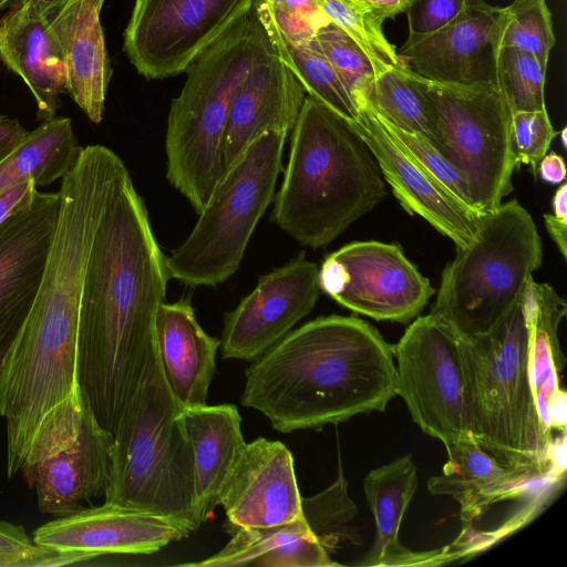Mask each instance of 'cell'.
<instances>
[{
  "instance_id": "e0dca14e",
  "label": "cell",
  "mask_w": 567,
  "mask_h": 567,
  "mask_svg": "<svg viewBox=\"0 0 567 567\" xmlns=\"http://www.w3.org/2000/svg\"><path fill=\"white\" fill-rule=\"evenodd\" d=\"M59 214V192L38 190L30 204L0 224V359L35 300Z\"/></svg>"
},
{
  "instance_id": "ab89813d",
  "label": "cell",
  "mask_w": 567,
  "mask_h": 567,
  "mask_svg": "<svg viewBox=\"0 0 567 567\" xmlns=\"http://www.w3.org/2000/svg\"><path fill=\"white\" fill-rule=\"evenodd\" d=\"M481 0H413L405 11L409 34L432 33Z\"/></svg>"
},
{
  "instance_id": "83f0119b",
  "label": "cell",
  "mask_w": 567,
  "mask_h": 567,
  "mask_svg": "<svg viewBox=\"0 0 567 567\" xmlns=\"http://www.w3.org/2000/svg\"><path fill=\"white\" fill-rule=\"evenodd\" d=\"M217 554L202 561L181 564L197 567H333L305 517L269 527L239 528Z\"/></svg>"
},
{
  "instance_id": "484cf974",
  "label": "cell",
  "mask_w": 567,
  "mask_h": 567,
  "mask_svg": "<svg viewBox=\"0 0 567 567\" xmlns=\"http://www.w3.org/2000/svg\"><path fill=\"white\" fill-rule=\"evenodd\" d=\"M417 483V470L410 454L365 475L363 491L375 522V540L359 566L431 565L442 557L436 551H411L399 540L401 523Z\"/></svg>"
},
{
  "instance_id": "74e56055",
  "label": "cell",
  "mask_w": 567,
  "mask_h": 567,
  "mask_svg": "<svg viewBox=\"0 0 567 567\" xmlns=\"http://www.w3.org/2000/svg\"><path fill=\"white\" fill-rule=\"evenodd\" d=\"M558 135L547 109L512 113L511 150L516 166L528 165L536 176L540 159Z\"/></svg>"
},
{
  "instance_id": "4fadbf2b",
  "label": "cell",
  "mask_w": 567,
  "mask_h": 567,
  "mask_svg": "<svg viewBox=\"0 0 567 567\" xmlns=\"http://www.w3.org/2000/svg\"><path fill=\"white\" fill-rule=\"evenodd\" d=\"M255 0H134L123 49L150 80L185 72Z\"/></svg>"
},
{
  "instance_id": "2e32d148",
  "label": "cell",
  "mask_w": 567,
  "mask_h": 567,
  "mask_svg": "<svg viewBox=\"0 0 567 567\" xmlns=\"http://www.w3.org/2000/svg\"><path fill=\"white\" fill-rule=\"evenodd\" d=\"M505 20V8L481 0L432 33L408 34L398 53L404 66L429 80L498 86Z\"/></svg>"
},
{
  "instance_id": "836d02e7",
  "label": "cell",
  "mask_w": 567,
  "mask_h": 567,
  "mask_svg": "<svg viewBox=\"0 0 567 567\" xmlns=\"http://www.w3.org/2000/svg\"><path fill=\"white\" fill-rule=\"evenodd\" d=\"M547 65L535 55L516 48H501L498 87L512 113L546 109Z\"/></svg>"
},
{
  "instance_id": "e575fe53",
  "label": "cell",
  "mask_w": 567,
  "mask_h": 567,
  "mask_svg": "<svg viewBox=\"0 0 567 567\" xmlns=\"http://www.w3.org/2000/svg\"><path fill=\"white\" fill-rule=\"evenodd\" d=\"M501 48H516L548 65L555 44L551 13L545 0H514L507 7Z\"/></svg>"
},
{
  "instance_id": "1f68e13d",
  "label": "cell",
  "mask_w": 567,
  "mask_h": 567,
  "mask_svg": "<svg viewBox=\"0 0 567 567\" xmlns=\"http://www.w3.org/2000/svg\"><path fill=\"white\" fill-rule=\"evenodd\" d=\"M301 507L307 524L328 553L343 544L362 543L352 525L358 508L348 494V481L341 463L337 480L324 491L302 497Z\"/></svg>"
},
{
  "instance_id": "c3c4849f",
  "label": "cell",
  "mask_w": 567,
  "mask_h": 567,
  "mask_svg": "<svg viewBox=\"0 0 567 567\" xmlns=\"http://www.w3.org/2000/svg\"><path fill=\"white\" fill-rule=\"evenodd\" d=\"M553 212L556 217L567 220V184L561 183L553 197Z\"/></svg>"
},
{
  "instance_id": "8fae6325",
  "label": "cell",
  "mask_w": 567,
  "mask_h": 567,
  "mask_svg": "<svg viewBox=\"0 0 567 567\" xmlns=\"http://www.w3.org/2000/svg\"><path fill=\"white\" fill-rule=\"evenodd\" d=\"M114 435L95 419L83 392L40 426L21 473L41 513L74 514L104 498L110 485Z\"/></svg>"
},
{
  "instance_id": "b9f144b4",
  "label": "cell",
  "mask_w": 567,
  "mask_h": 567,
  "mask_svg": "<svg viewBox=\"0 0 567 567\" xmlns=\"http://www.w3.org/2000/svg\"><path fill=\"white\" fill-rule=\"evenodd\" d=\"M37 192L35 183L29 179L0 193V224L13 213L30 204Z\"/></svg>"
},
{
  "instance_id": "ffe728a7",
  "label": "cell",
  "mask_w": 567,
  "mask_h": 567,
  "mask_svg": "<svg viewBox=\"0 0 567 567\" xmlns=\"http://www.w3.org/2000/svg\"><path fill=\"white\" fill-rule=\"evenodd\" d=\"M355 105L359 118L350 123L371 150L401 206L430 223L456 248L467 247L485 214L462 204L410 159L383 130L368 99H358Z\"/></svg>"
},
{
  "instance_id": "30bf717a",
  "label": "cell",
  "mask_w": 567,
  "mask_h": 567,
  "mask_svg": "<svg viewBox=\"0 0 567 567\" xmlns=\"http://www.w3.org/2000/svg\"><path fill=\"white\" fill-rule=\"evenodd\" d=\"M406 70L432 104L440 151L465 178L474 208L493 212L512 192L516 168L512 111L503 93L493 84L444 83Z\"/></svg>"
},
{
  "instance_id": "5b68a950",
  "label": "cell",
  "mask_w": 567,
  "mask_h": 567,
  "mask_svg": "<svg viewBox=\"0 0 567 567\" xmlns=\"http://www.w3.org/2000/svg\"><path fill=\"white\" fill-rule=\"evenodd\" d=\"M457 338L470 433L501 466L533 483L549 472L554 447L536 403L524 293L488 331Z\"/></svg>"
},
{
  "instance_id": "277c9868",
  "label": "cell",
  "mask_w": 567,
  "mask_h": 567,
  "mask_svg": "<svg viewBox=\"0 0 567 567\" xmlns=\"http://www.w3.org/2000/svg\"><path fill=\"white\" fill-rule=\"evenodd\" d=\"M384 182L352 124L306 95L271 221L303 246H327L383 200Z\"/></svg>"
},
{
  "instance_id": "816d5d0a",
  "label": "cell",
  "mask_w": 567,
  "mask_h": 567,
  "mask_svg": "<svg viewBox=\"0 0 567 567\" xmlns=\"http://www.w3.org/2000/svg\"><path fill=\"white\" fill-rule=\"evenodd\" d=\"M3 11H4V9H3V7H2V4H1V2H0V17H1V14H2V12H3Z\"/></svg>"
},
{
  "instance_id": "f546056e",
  "label": "cell",
  "mask_w": 567,
  "mask_h": 567,
  "mask_svg": "<svg viewBox=\"0 0 567 567\" xmlns=\"http://www.w3.org/2000/svg\"><path fill=\"white\" fill-rule=\"evenodd\" d=\"M255 10L275 51L296 76L306 94L347 121L355 122L359 118L355 102L328 60L310 42H289L266 12L257 8Z\"/></svg>"
},
{
  "instance_id": "44dd1931",
  "label": "cell",
  "mask_w": 567,
  "mask_h": 567,
  "mask_svg": "<svg viewBox=\"0 0 567 567\" xmlns=\"http://www.w3.org/2000/svg\"><path fill=\"white\" fill-rule=\"evenodd\" d=\"M305 97L303 87L270 42L230 104L221 142L224 174L259 135L269 131L288 135L297 122Z\"/></svg>"
},
{
  "instance_id": "7402d4cb",
  "label": "cell",
  "mask_w": 567,
  "mask_h": 567,
  "mask_svg": "<svg viewBox=\"0 0 567 567\" xmlns=\"http://www.w3.org/2000/svg\"><path fill=\"white\" fill-rule=\"evenodd\" d=\"M104 1H43L50 30L64 60L66 91L96 124L103 117L112 74L100 18Z\"/></svg>"
},
{
  "instance_id": "9c48e42d",
  "label": "cell",
  "mask_w": 567,
  "mask_h": 567,
  "mask_svg": "<svg viewBox=\"0 0 567 567\" xmlns=\"http://www.w3.org/2000/svg\"><path fill=\"white\" fill-rule=\"evenodd\" d=\"M287 136L278 131L259 135L224 174L188 237L166 257L171 278L190 287H214L239 269L272 200Z\"/></svg>"
},
{
  "instance_id": "5bb4252c",
  "label": "cell",
  "mask_w": 567,
  "mask_h": 567,
  "mask_svg": "<svg viewBox=\"0 0 567 567\" xmlns=\"http://www.w3.org/2000/svg\"><path fill=\"white\" fill-rule=\"evenodd\" d=\"M319 285L341 306L375 320L408 323L435 293L398 244L353 241L326 257Z\"/></svg>"
},
{
  "instance_id": "f907efd6",
  "label": "cell",
  "mask_w": 567,
  "mask_h": 567,
  "mask_svg": "<svg viewBox=\"0 0 567 567\" xmlns=\"http://www.w3.org/2000/svg\"><path fill=\"white\" fill-rule=\"evenodd\" d=\"M4 4L6 10L13 3L20 1V0H1ZM43 1H51V0H43Z\"/></svg>"
},
{
  "instance_id": "ac0fdd59",
  "label": "cell",
  "mask_w": 567,
  "mask_h": 567,
  "mask_svg": "<svg viewBox=\"0 0 567 567\" xmlns=\"http://www.w3.org/2000/svg\"><path fill=\"white\" fill-rule=\"evenodd\" d=\"M293 457L285 444L258 437L247 443L219 504L225 530L269 527L303 517Z\"/></svg>"
},
{
  "instance_id": "9a60e30c",
  "label": "cell",
  "mask_w": 567,
  "mask_h": 567,
  "mask_svg": "<svg viewBox=\"0 0 567 567\" xmlns=\"http://www.w3.org/2000/svg\"><path fill=\"white\" fill-rule=\"evenodd\" d=\"M320 292L319 268L305 251L261 276L255 289L225 315L223 358L252 361L267 352L311 312Z\"/></svg>"
},
{
  "instance_id": "8d00e7d4",
  "label": "cell",
  "mask_w": 567,
  "mask_h": 567,
  "mask_svg": "<svg viewBox=\"0 0 567 567\" xmlns=\"http://www.w3.org/2000/svg\"><path fill=\"white\" fill-rule=\"evenodd\" d=\"M372 110L379 123L392 140V142L410 159H412L434 181H436L446 190H449L457 200H460L465 206L475 209L472 204L470 189L465 178L463 177L462 173L441 153L440 150H437L424 137L403 131L392 125L383 117H381L373 107Z\"/></svg>"
},
{
  "instance_id": "ee69618b",
  "label": "cell",
  "mask_w": 567,
  "mask_h": 567,
  "mask_svg": "<svg viewBox=\"0 0 567 567\" xmlns=\"http://www.w3.org/2000/svg\"><path fill=\"white\" fill-rule=\"evenodd\" d=\"M379 22L383 23L388 19L405 12L413 0H353Z\"/></svg>"
},
{
  "instance_id": "8992f818",
  "label": "cell",
  "mask_w": 567,
  "mask_h": 567,
  "mask_svg": "<svg viewBox=\"0 0 567 567\" xmlns=\"http://www.w3.org/2000/svg\"><path fill=\"white\" fill-rule=\"evenodd\" d=\"M183 405L163 372L157 342L115 431L104 502L158 515L189 533L203 523Z\"/></svg>"
},
{
  "instance_id": "7a4b0ae2",
  "label": "cell",
  "mask_w": 567,
  "mask_h": 567,
  "mask_svg": "<svg viewBox=\"0 0 567 567\" xmlns=\"http://www.w3.org/2000/svg\"><path fill=\"white\" fill-rule=\"evenodd\" d=\"M240 403L281 432L383 412L396 395L393 347L357 317H319L251 361Z\"/></svg>"
},
{
  "instance_id": "d4e9b609",
  "label": "cell",
  "mask_w": 567,
  "mask_h": 567,
  "mask_svg": "<svg viewBox=\"0 0 567 567\" xmlns=\"http://www.w3.org/2000/svg\"><path fill=\"white\" fill-rule=\"evenodd\" d=\"M182 417L193 449L196 505L204 523L219 504L247 443L240 414L233 404L183 406Z\"/></svg>"
},
{
  "instance_id": "603a6c76",
  "label": "cell",
  "mask_w": 567,
  "mask_h": 567,
  "mask_svg": "<svg viewBox=\"0 0 567 567\" xmlns=\"http://www.w3.org/2000/svg\"><path fill=\"white\" fill-rule=\"evenodd\" d=\"M0 59L30 89L38 118L56 116L66 91V70L42 0H20L0 17Z\"/></svg>"
},
{
  "instance_id": "7dc6e473",
  "label": "cell",
  "mask_w": 567,
  "mask_h": 567,
  "mask_svg": "<svg viewBox=\"0 0 567 567\" xmlns=\"http://www.w3.org/2000/svg\"><path fill=\"white\" fill-rule=\"evenodd\" d=\"M0 567H50L45 559L19 555H0Z\"/></svg>"
},
{
  "instance_id": "4316f807",
  "label": "cell",
  "mask_w": 567,
  "mask_h": 567,
  "mask_svg": "<svg viewBox=\"0 0 567 567\" xmlns=\"http://www.w3.org/2000/svg\"><path fill=\"white\" fill-rule=\"evenodd\" d=\"M446 453L441 474L427 481V489L433 495H450L460 504L463 529L491 505L518 496L530 484L501 466L472 434L446 447Z\"/></svg>"
},
{
  "instance_id": "d6986e66",
  "label": "cell",
  "mask_w": 567,
  "mask_h": 567,
  "mask_svg": "<svg viewBox=\"0 0 567 567\" xmlns=\"http://www.w3.org/2000/svg\"><path fill=\"white\" fill-rule=\"evenodd\" d=\"M189 534L168 518L104 502L38 527L32 538L41 547L89 560L107 554H152Z\"/></svg>"
},
{
  "instance_id": "d590c367",
  "label": "cell",
  "mask_w": 567,
  "mask_h": 567,
  "mask_svg": "<svg viewBox=\"0 0 567 567\" xmlns=\"http://www.w3.org/2000/svg\"><path fill=\"white\" fill-rule=\"evenodd\" d=\"M310 43L337 71L354 102L369 99L377 71L361 48L333 23L317 31Z\"/></svg>"
},
{
  "instance_id": "bcb514c9",
  "label": "cell",
  "mask_w": 567,
  "mask_h": 567,
  "mask_svg": "<svg viewBox=\"0 0 567 567\" xmlns=\"http://www.w3.org/2000/svg\"><path fill=\"white\" fill-rule=\"evenodd\" d=\"M546 230L556 244L558 251L564 259L567 258V220L560 219L553 214H544Z\"/></svg>"
},
{
  "instance_id": "52a82bcc",
  "label": "cell",
  "mask_w": 567,
  "mask_h": 567,
  "mask_svg": "<svg viewBox=\"0 0 567 567\" xmlns=\"http://www.w3.org/2000/svg\"><path fill=\"white\" fill-rule=\"evenodd\" d=\"M269 47L252 6L185 70L167 118L166 176L197 214L224 176L221 142L233 99Z\"/></svg>"
},
{
  "instance_id": "3957f363",
  "label": "cell",
  "mask_w": 567,
  "mask_h": 567,
  "mask_svg": "<svg viewBox=\"0 0 567 567\" xmlns=\"http://www.w3.org/2000/svg\"><path fill=\"white\" fill-rule=\"evenodd\" d=\"M93 239L85 225L62 220L32 308L0 359V416L7 427V476L21 472L42 423L81 393L80 300Z\"/></svg>"
},
{
  "instance_id": "681fc988",
  "label": "cell",
  "mask_w": 567,
  "mask_h": 567,
  "mask_svg": "<svg viewBox=\"0 0 567 567\" xmlns=\"http://www.w3.org/2000/svg\"><path fill=\"white\" fill-rule=\"evenodd\" d=\"M566 133H567V127L565 126L560 132H558V135H560V141H561V145H563V148L566 150L567 147V136H566Z\"/></svg>"
},
{
  "instance_id": "f35d334b",
  "label": "cell",
  "mask_w": 567,
  "mask_h": 567,
  "mask_svg": "<svg viewBox=\"0 0 567 567\" xmlns=\"http://www.w3.org/2000/svg\"><path fill=\"white\" fill-rule=\"evenodd\" d=\"M255 8L266 12L291 43H308L330 20L318 0H255Z\"/></svg>"
},
{
  "instance_id": "7c38bea8",
  "label": "cell",
  "mask_w": 567,
  "mask_h": 567,
  "mask_svg": "<svg viewBox=\"0 0 567 567\" xmlns=\"http://www.w3.org/2000/svg\"><path fill=\"white\" fill-rule=\"evenodd\" d=\"M392 347L396 394L421 430L445 449L471 434L455 330L430 312L417 316Z\"/></svg>"
},
{
  "instance_id": "4dcf8cb0",
  "label": "cell",
  "mask_w": 567,
  "mask_h": 567,
  "mask_svg": "<svg viewBox=\"0 0 567 567\" xmlns=\"http://www.w3.org/2000/svg\"><path fill=\"white\" fill-rule=\"evenodd\" d=\"M368 100L385 121L424 137L440 150V131L432 104L403 64L377 73Z\"/></svg>"
},
{
  "instance_id": "6da1fadb",
  "label": "cell",
  "mask_w": 567,
  "mask_h": 567,
  "mask_svg": "<svg viewBox=\"0 0 567 567\" xmlns=\"http://www.w3.org/2000/svg\"><path fill=\"white\" fill-rule=\"evenodd\" d=\"M166 257L120 158L85 262L78 331L80 388L112 433L156 343L155 319L171 278Z\"/></svg>"
},
{
  "instance_id": "7bdbcfd3",
  "label": "cell",
  "mask_w": 567,
  "mask_h": 567,
  "mask_svg": "<svg viewBox=\"0 0 567 567\" xmlns=\"http://www.w3.org/2000/svg\"><path fill=\"white\" fill-rule=\"evenodd\" d=\"M28 133L17 118L0 114V164L24 142Z\"/></svg>"
},
{
  "instance_id": "f1b7e54d",
  "label": "cell",
  "mask_w": 567,
  "mask_h": 567,
  "mask_svg": "<svg viewBox=\"0 0 567 567\" xmlns=\"http://www.w3.org/2000/svg\"><path fill=\"white\" fill-rule=\"evenodd\" d=\"M82 151L71 118L54 116L43 121L0 164V193L29 179L37 186L62 179L74 167Z\"/></svg>"
},
{
  "instance_id": "cb8c5ba5",
  "label": "cell",
  "mask_w": 567,
  "mask_h": 567,
  "mask_svg": "<svg viewBox=\"0 0 567 567\" xmlns=\"http://www.w3.org/2000/svg\"><path fill=\"white\" fill-rule=\"evenodd\" d=\"M155 337L164 375L177 400L183 406L206 404L220 340L203 330L188 298L159 306Z\"/></svg>"
},
{
  "instance_id": "ba28073f",
  "label": "cell",
  "mask_w": 567,
  "mask_h": 567,
  "mask_svg": "<svg viewBox=\"0 0 567 567\" xmlns=\"http://www.w3.org/2000/svg\"><path fill=\"white\" fill-rule=\"evenodd\" d=\"M532 215L516 200L484 215L474 240L442 271L431 309L460 336L488 331L523 296L542 266Z\"/></svg>"
},
{
  "instance_id": "60d3db41",
  "label": "cell",
  "mask_w": 567,
  "mask_h": 567,
  "mask_svg": "<svg viewBox=\"0 0 567 567\" xmlns=\"http://www.w3.org/2000/svg\"><path fill=\"white\" fill-rule=\"evenodd\" d=\"M0 555H19L45 559L50 567L76 564L82 560L80 554L58 553L39 546L22 526L4 520H0Z\"/></svg>"
},
{
  "instance_id": "d6a6232c",
  "label": "cell",
  "mask_w": 567,
  "mask_h": 567,
  "mask_svg": "<svg viewBox=\"0 0 567 567\" xmlns=\"http://www.w3.org/2000/svg\"><path fill=\"white\" fill-rule=\"evenodd\" d=\"M318 2L330 22L348 34L369 56L377 73L403 64L395 47L383 32V23L353 0Z\"/></svg>"
},
{
  "instance_id": "f6af8a7d",
  "label": "cell",
  "mask_w": 567,
  "mask_h": 567,
  "mask_svg": "<svg viewBox=\"0 0 567 567\" xmlns=\"http://www.w3.org/2000/svg\"><path fill=\"white\" fill-rule=\"evenodd\" d=\"M539 177L543 182L557 185L566 178V165L563 156L556 152H547L537 166Z\"/></svg>"
}]
</instances>
